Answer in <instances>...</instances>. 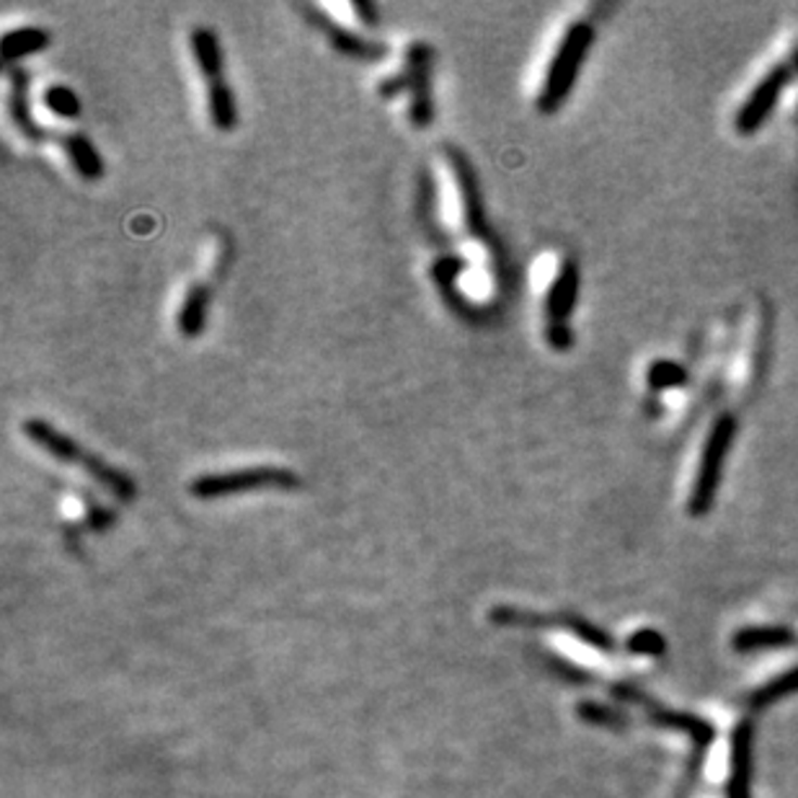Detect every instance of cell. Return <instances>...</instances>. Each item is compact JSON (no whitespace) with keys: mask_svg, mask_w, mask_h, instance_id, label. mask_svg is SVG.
Instances as JSON below:
<instances>
[{"mask_svg":"<svg viewBox=\"0 0 798 798\" xmlns=\"http://www.w3.org/2000/svg\"><path fill=\"white\" fill-rule=\"evenodd\" d=\"M383 99H396L409 91V119L416 130H427L435 119V99H432V47L427 42H411L406 50L403 73L385 78L381 88Z\"/></svg>","mask_w":798,"mask_h":798,"instance_id":"277c9868","label":"cell"},{"mask_svg":"<svg viewBox=\"0 0 798 798\" xmlns=\"http://www.w3.org/2000/svg\"><path fill=\"white\" fill-rule=\"evenodd\" d=\"M209 300H213V289L205 282H197L186 289L179 313H176V329L184 339H200L202 336L207 326Z\"/></svg>","mask_w":798,"mask_h":798,"instance_id":"7c38bea8","label":"cell"},{"mask_svg":"<svg viewBox=\"0 0 798 798\" xmlns=\"http://www.w3.org/2000/svg\"><path fill=\"white\" fill-rule=\"evenodd\" d=\"M594 44V29L592 24L587 22H577L566 29L564 37H561V44L553 55L551 65H548L545 78H543V88L538 93V112L551 117L556 114L564 101L569 99L574 83H577V76L581 73V65H584L587 55H590Z\"/></svg>","mask_w":798,"mask_h":798,"instance_id":"3957f363","label":"cell"},{"mask_svg":"<svg viewBox=\"0 0 798 798\" xmlns=\"http://www.w3.org/2000/svg\"><path fill=\"white\" fill-rule=\"evenodd\" d=\"M189 44H192L194 63H197L202 78H205L207 110L213 127L222 134L233 132L239 127V106H235L233 88H230L226 67H222V47L218 34L209 26H197L192 37H189Z\"/></svg>","mask_w":798,"mask_h":798,"instance_id":"7a4b0ae2","label":"cell"},{"mask_svg":"<svg viewBox=\"0 0 798 798\" xmlns=\"http://www.w3.org/2000/svg\"><path fill=\"white\" fill-rule=\"evenodd\" d=\"M300 476L295 471L282 468V465H252V468H235L226 473H202L189 484V493L205 502L213 499H226L243 491H261V489H297Z\"/></svg>","mask_w":798,"mask_h":798,"instance_id":"5b68a950","label":"cell"},{"mask_svg":"<svg viewBox=\"0 0 798 798\" xmlns=\"http://www.w3.org/2000/svg\"><path fill=\"white\" fill-rule=\"evenodd\" d=\"M628 646H631V652H635V654L656 656V654L665 652V639H661V635L654 633V631H641V633L633 635L631 644H628Z\"/></svg>","mask_w":798,"mask_h":798,"instance_id":"44dd1931","label":"cell"},{"mask_svg":"<svg viewBox=\"0 0 798 798\" xmlns=\"http://www.w3.org/2000/svg\"><path fill=\"white\" fill-rule=\"evenodd\" d=\"M303 13H306L308 24H313L316 29L329 39V44L334 47L336 52H342V55L357 57V60H377L385 55L383 44L368 42V39H362L360 34L344 29V26L336 24L334 18H329L326 13L318 9V5H303Z\"/></svg>","mask_w":798,"mask_h":798,"instance_id":"30bf717a","label":"cell"},{"mask_svg":"<svg viewBox=\"0 0 798 798\" xmlns=\"http://www.w3.org/2000/svg\"><path fill=\"white\" fill-rule=\"evenodd\" d=\"M50 47V31L42 26H22V29H13L3 37V47H0V55H3L5 65L18 63V60L37 55Z\"/></svg>","mask_w":798,"mask_h":798,"instance_id":"5bb4252c","label":"cell"},{"mask_svg":"<svg viewBox=\"0 0 798 798\" xmlns=\"http://www.w3.org/2000/svg\"><path fill=\"white\" fill-rule=\"evenodd\" d=\"M794 641V633L788 628H747L734 635L736 652H755V648H773L786 646Z\"/></svg>","mask_w":798,"mask_h":798,"instance_id":"e0dca14e","label":"cell"},{"mask_svg":"<svg viewBox=\"0 0 798 798\" xmlns=\"http://www.w3.org/2000/svg\"><path fill=\"white\" fill-rule=\"evenodd\" d=\"M646 708H648V713H652L654 721L665 723V726H674V729H682V732H687L690 736H693L695 747H698V749H706L708 742H711L713 729L708 726V723H703V721L693 719V716H685V713L665 711V708H656V706H652V703H646Z\"/></svg>","mask_w":798,"mask_h":798,"instance_id":"2e32d148","label":"cell"},{"mask_svg":"<svg viewBox=\"0 0 798 798\" xmlns=\"http://www.w3.org/2000/svg\"><path fill=\"white\" fill-rule=\"evenodd\" d=\"M749 755H752V726L742 723L734 739V770L729 781V798H749Z\"/></svg>","mask_w":798,"mask_h":798,"instance_id":"9a60e30c","label":"cell"},{"mask_svg":"<svg viewBox=\"0 0 798 798\" xmlns=\"http://www.w3.org/2000/svg\"><path fill=\"white\" fill-rule=\"evenodd\" d=\"M60 147L65 151L67 160H70V166L76 168V173L80 176V179L99 181L101 176H104V160H101L99 151L93 147V143L86 138V134H78V132L63 134V138H60Z\"/></svg>","mask_w":798,"mask_h":798,"instance_id":"4fadbf2b","label":"cell"},{"mask_svg":"<svg viewBox=\"0 0 798 798\" xmlns=\"http://www.w3.org/2000/svg\"><path fill=\"white\" fill-rule=\"evenodd\" d=\"M682 381H685V372L672 362H656L652 372H648V383L654 388H667V385H678Z\"/></svg>","mask_w":798,"mask_h":798,"instance_id":"ffe728a7","label":"cell"},{"mask_svg":"<svg viewBox=\"0 0 798 798\" xmlns=\"http://www.w3.org/2000/svg\"><path fill=\"white\" fill-rule=\"evenodd\" d=\"M736 435V419L723 414L719 422L713 424L708 432L706 445H703L698 473H695L693 491H690V504L687 510L693 517H703L713 506L716 491H719L723 465H726V455L734 445Z\"/></svg>","mask_w":798,"mask_h":798,"instance_id":"8992f818","label":"cell"},{"mask_svg":"<svg viewBox=\"0 0 798 798\" xmlns=\"http://www.w3.org/2000/svg\"><path fill=\"white\" fill-rule=\"evenodd\" d=\"M448 160L452 173H455L458 192H460V205H463V218L468 226V233L473 239H484L486 235V209L481 200V189H478L476 171H473L468 158L460 151L448 147Z\"/></svg>","mask_w":798,"mask_h":798,"instance_id":"9c48e42d","label":"cell"},{"mask_svg":"<svg viewBox=\"0 0 798 798\" xmlns=\"http://www.w3.org/2000/svg\"><path fill=\"white\" fill-rule=\"evenodd\" d=\"M579 285L581 274L574 261L561 263L556 280L551 282V289L545 295V318H548V344L556 351H566L571 347V331L569 318L574 313V306L579 300Z\"/></svg>","mask_w":798,"mask_h":798,"instance_id":"52a82bcc","label":"cell"},{"mask_svg":"<svg viewBox=\"0 0 798 798\" xmlns=\"http://www.w3.org/2000/svg\"><path fill=\"white\" fill-rule=\"evenodd\" d=\"M351 11L360 16V22L364 26H372V29H375V26L381 24V13H377L375 5L368 3V0H355V3H351Z\"/></svg>","mask_w":798,"mask_h":798,"instance_id":"7402d4cb","label":"cell"},{"mask_svg":"<svg viewBox=\"0 0 798 798\" xmlns=\"http://www.w3.org/2000/svg\"><path fill=\"white\" fill-rule=\"evenodd\" d=\"M9 80H11V96H9L11 117L16 121V130L34 145L44 143L47 132L42 130V125H37L29 106V73H26L24 67H11Z\"/></svg>","mask_w":798,"mask_h":798,"instance_id":"8fae6325","label":"cell"},{"mask_svg":"<svg viewBox=\"0 0 798 798\" xmlns=\"http://www.w3.org/2000/svg\"><path fill=\"white\" fill-rule=\"evenodd\" d=\"M786 80H788L786 67H775V70H770L768 76L755 86V91L749 93L747 101H744L742 110L736 112V119H734L736 132L752 134L760 130L762 121L773 114L777 99H781L783 86H786Z\"/></svg>","mask_w":798,"mask_h":798,"instance_id":"ba28073f","label":"cell"},{"mask_svg":"<svg viewBox=\"0 0 798 798\" xmlns=\"http://www.w3.org/2000/svg\"><path fill=\"white\" fill-rule=\"evenodd\" d=\"M44 106L52 114H57V117H63V119H78L80 117V99L70 86L57 83V86L47 88V91H44Z\"/></svg>","mask_w":798,"mask_h":798,"instance_id":"ac0fdd59","label":"cell"},{"mask_svg":"<svg viewBox=\"0 0 798 798\" xmlns=\"http://www.w3.org/2000/svg\"><path fill=\"white\" fill-rule=\"evenodd\" d=\"M796 690H798V669H794V672H788V674H783V678H777L775 682H770V685L762 687L760 693H755L752 708L770 706V703L781 700L783 695L796 693Z\"/></svg>","mask_w":798,"mask_h":798,"instance_id":"d6986e66","label":"cell"},{"mask_svg":"<svg viewBox=\"0 0 798 798\" xmlns=\"http://www.w3.org/2000/svg\"><path fill=\"white\" fill-rule=\"evenodd\" d=\"M22 429L31 445H37L39 450H44L47 455L60 460V463L86 471L93 481L104 486L106 491H112L121 502H132L134 493H138V486H134V481L125 471L114 468L112 463H106L96 452L83 448L70 435L52 427L44 419H26Z\"/></svg>","mask_w":798,"mask_h":798,"instance_id":"6da1fadb","label":"cell"}]
</instances>
